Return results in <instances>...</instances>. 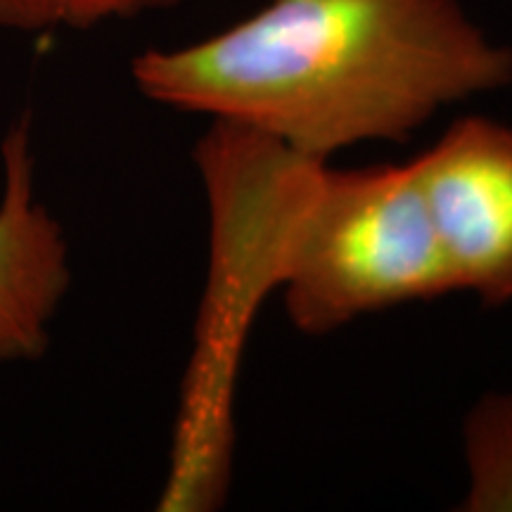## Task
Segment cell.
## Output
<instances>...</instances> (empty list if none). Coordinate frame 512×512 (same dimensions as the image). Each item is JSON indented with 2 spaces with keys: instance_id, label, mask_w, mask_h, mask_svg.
Returning <instances> with one entry per match:
<instances>
[{
  "instance_id": "obj_3",
  "label": "cell",
  "mask_w": 512,
  "mask_h": 512,
  "mask_svg": "<svg viewBox=\"0 0 512 512\" xmlns=\"http://www.w3.org/2000/svg\"><path fill=\"white\" fill-rule=\"evenodd\" d=\"M422 204L453 287L484 304L512 299V126L453 121L411 159Z\"/></svg>"
},
{
  "instance_id": "obj_4",
  "label": "cell",
  "mask_w": 512,
  "mask_h": 512,
  "mask_svg": "<svg viewBox=\"0 0 512 512\" xmlns=\"http://www.w3.org/2000/svg\"><path fill=\"white\" fill-rule=\"evenodd\" d=\"M0 363L46 354L50 320L72 283L62 226L34 195L29 119L0 143Z\"/></svg>"
},
{
  "instance_id": "obj_1",
  "label": "cell",
  "mask_w": 512,
  "mask_h": 512,
  "mask_svg": "<svg viewBox=\"0 0 512 512\" xmlns=\"http://www.w3.org/2000/svg\"><path fill=\"white\" fill-rule=\"evenodd\" d=\"M159 105L230 121L294 155L403 143L441 107L512 83L456 0H268L233 27L131 64Z\"/></svg>"
},
{
  "instance_id": "obj_6",
  "label": "cell",
  "mask_w": 512,
  "mask_h": 512,
  "mask_svg": "<svg viewBox=\"0 0 512 512\" xmlns=\"http://www.w3.org/2000/svg\"><path fill=\"white\" fill-rule=\"evenodd\" d=\"M181 0H0V29L36 31L69 27L91 29L110 19L174 8Z\"/></svg>"
},
{
  "instance_id": "obj_5",
  "label": "cell",
  "mask_w": 512,
  "mask_h": 512,
  "mask_svg": "<svg viewBox=\"0 0 512 512\" xmlns=\"http://www.w3.org/2000/svg\"><path fill=\"white\" fill-rule=\"evenodd\" d=\"M472 489L465 510H512V394L484 401L467 425Z\"/></svg>"
},
{
  "instance_id": "obj_2",
  "label": "cell",
  "mask_w": 512,
  "mask_h": 512,
  "mask_svg": "<svg viewBox=\"0 0 512 512\" xmlns=\"http://www.w3.org/2000/svg\"><path fill=\"white\" fill-rule=\"evenodd\" d=\"M273 264L287 316L304 335L456 292L411 162L335 171L285 150Z\"/></svg>"
}]
</instances>
